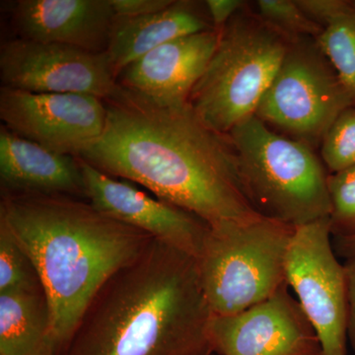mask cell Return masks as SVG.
I'll use <instances>...</instances> for the list:
<instances>
[{"label": "cell", "mask_w": 355, "mask_h": 355, "mask_svg": "<svg viewBox=\"0 0 355 355\" xmlns=\"http://www.w3.org/2000/svg\"><path fill=\"white\" fill-rule=\"evenodd\" d=\"M210 21L209 15L202 12V4L188 0H174L164 10L149 15L116 17L106 51L114 77L161 44L214 30Z\"/></svg>", "instance_id": "2e32d148"}, {"label": "cell", "mask_w": 355, "mask_h": 355, "mask_svg": "<svg viewBox=\"0 0 355 355\" xmlns=\"http://www.w3.org/2000/svg\"><path fill=\"white\" fill-rule=\"evenodd\" d=\"M218 37L214 29L161 44L121 70L116 83L159 105L188 104L216 51Z\"/></svg>", "instance_id": "4fadbf2b"}, {"label": "cell", "mask_w": 355, "mask_h": 355, "mask_svg": "<svg viewBox=\"0 0 355 355\" xmlns=\"http://www.w3.org/2000/svg\"><path fill=\"white\" fill-rule=\"evenodd\" d=\"M210 355H216V354H210Z\"/></svg>", "instance_id": "83f0119b"}, {"label": "cell", "mask_w": 355, "mask_h": 355, "mask_svg": "<svg viewBox=\"0 0 355 355\" xmlns=\"http://www.w3.org/2000/svg\"><path fill=\"white\" fill-rule=\"evenodd\" d=\"M205 3L216 31L227 24L244 6V2L241 0H207Z\"/></svg>", "instance_id": "d4e9b609"}, {"label": "cell", "mask_w": 355, "mask_h": 355, "mask_svg": "<svg viewBox=\"0 0 355 355\" xmlns=\"http://www.w3.org/2000/svg\"><path fill=\"white\" fill-rule=\"evenodd\" d=\"M0 79L3 87L102 100L118 87L106 53L20 38L2 44Z\"/></svg>", "instance_id": "30bf717a"}, {"label": "cell", "mask_w": 355, "mask_h": 355, "mask_svg": "<svg viewBox=\"0 0 355 355\" xmlns=\"http://www.w3.org/2000/svg\"><path fill=\"white\" fill-rule=\"evenodd\" d=\"M38 287L43 286L31 260L0 222V293Z\"/></svg>", "instance_id": "d6986e66"}, {"label": "cell", "mask_w": 355, "mask_h": 355, "mask_svg": "<svg viewBox=\"0 0 355 355\" xmlns=\"http://www.w3.org/2000/svg\"><path fill=\"white\" fill-rule=\"evenodd\" d=\"M259 16L291 39L315 38L323 29L310 19L296 0H259Z\"/></svg>", "instance_id": "44dd1931"}, {"label": "cell", "mask_w": 355, "mask_h": 355, "mask_svg": "<svg viewBox=\"0 0 355 355\" xmlns=\"http://www.w3.org/2000/svg\"><path fill=\"white\" fill-rule=\"evenodd\" d=\"M218 33L189 105L207 128L227 135L256 114L291 39L242 9Z\"/></svg>", "instance_id": "5b68a950"}, {"label": "cell", "mask_w": 355, "mask_h": 355, "mask_svg": "<svg viewBox=\"0 0 355 355\" xmlns=\"http://www.w3.org/2000/svg\"><path fill=\"white\" fill-rule=\"evenodd\" d=\"M321 146L322 161L330 174L355 165V105L338 114Z\"/></svg>", "instance_id": "ffe728a7"}, {"label": "cell", "mask_w": 355, "mask_h": 355, "mask_svg": "<svg viewBox=\"0 0 355 355\" xmlns=\"http://www.w3.org/2000/svg\"><path fill=\"white\" fill-rule=\"evenodd\" d=\"M104 102V132L77 158L209 226L261 216L243 189L228 135L207 128L189 103L159 105L120 85Z\"/></svg>", "instance_id": "6da1fadb"}, {"label": "cell", "mask_w": 355, "mask_h": 355, "mask_svg": "<svg viewBox=\"0 0 355 355\" xmlns=\"http://www.w3.org/2000/svg\"><path fill=\"white\" fill-rule=\"evenodd\" d=\"M118 18H135L160 12L174 0H110Z\"/></svg>", "instance_id": "cb8c5ba5"}, {"label": "cell", "mask_w": 355, "mask_h": 355, "mask_svg": "<svg viewBox=\"0 0 355 355\" xmlns=\"http://www.w3.org/2000/svg\"><path fill=\"white\" fill-rule=\"evenodd\" d=\"M347 284V340L355 352V258L345 263Z\"/></svg>", "instance_id": "484cf974"}, {"label": "cell", "mask_w": 355, "mask_h": 355, "mask_svg": "<svg viewBox=\"0 0 355 355\" xmlns=\"http://www.w3.org/2000/svg\"><path fill=\"white\" fill-rule=\"evenodd\" d=\"M334 249L336 254L345 260L355 258V235L349 237H334Z\"/></svg>", "instance_id": "4316f807"}, {"label": "cell", "mask_w": 355, "mask_h": 355, "mask_svg": "<svg viewBox=\"0 0 355 355\" xmlns=\"http://www.w3.org/2000/svg\"><path fill=\"white\" fill-rule=\"evenodd\" d=\"M295 228L266 217L210 226L197 263L214 316L249 309L286 286Z\"/></svg>", "instance_id": "8992f818"}, {"label": "cell", "mask_w": 355, "mask_h": 355, "mask_svg": "<svg viewBox=\"0 0 355 355\" xmlns=\"http://www.w3.org/2000/svg\"><path fill=\"white\" fill-rule=\"evenodd\" d=\"M331 230L334 237L355 235V165L330 174Z\"/></svg>", "instance_id": "7402d4cb"}, {"label": "cell", "mask_w": 355, "mask_h": 355, "mask_svg": "<svg viewBox=\"0 0 355 355\" xmlns=\"http://www.w3.org/2000/svg\"><path fill=\"white\" fill-rule=\"evenodd\" d=\"M300 8L322 29L347 10L349 0H296Z\"/></svg>", "instance_id": "603a6c76"}, {"label": "cell", "mask_w": 355, "mask_h": 355, "mask_svg": "<svg viewBox=\"0 0 355 355\" xmlns=\"http://www.w3.org/2000/svg\"><path fill=\"white\" fill-rule=\"evenodd\" d=\"M354 105L317 42L291 39L254 116L312 146L321 144L338 114Z\"/></svg>", "instance_id": "52a82bcc"}, {"label": "cell", "mask_w": 355, "mask_h": 355, "mask_svg": "<svg viewBox=\"0 0 355 355\" xmlns=\"http://www.w3.org/2000/svg\"><path fill=\"white\" fill-rule=\"evenodd\" d=\"M212 314L197 260L153 239L107 280L62 355H210Z\"/></svg>", "instance_id": "7a4b0ae2"}, {"label": "cell", "mask_w": 355, "mask_h": 355, "mask_svg": "<svg viewBox=\"0 0 355 355\" xmlns=\"http://www.w3.org/2000/svg\"><path fill=\"white\" fill-rule=\"evenodd\" d=\"M243 189L261 216L296 228L330 217L329 174L312 148L256 116L228 133Z\"/></svg>", "instance_id": "277c9868"}, {"label": "cell", "mask_w": 355, "mask_h": 355, "mask_svg": "<svg viewBox=\"0 0 355 355\" xmlns=\"http://www.w3.org/2000/svg\"><path fill=\"white\" fill-rule=\"evenodd\" d=\"M0 355H58L43 287L0 293Z\"/></svg>", "instance_id": "e0dca14e"}, {"label": "cell", "mask_w": 355, "mask_h": 355, "mask_svg": "<svg viewBox=\"0 0 355 355\" xmlns=\"http://www.w3.org/2000/svg\"><path fill=\"white\" fill-rule=\"evenodd\" d=\"M20 39L106 53L116 14L110 0H20L11 11Z\"/></svg>", "instance_id": "5bb4252c"}, {"label": "cell", "mask_w": 355, "mask_h": 355, "mask_svg": "<svg viewBox=\"0 0 355 355\" xmlns=\"http://www.w3.org/2000/svg\"><path fill=\"white\" fill-rule=\"evenodd\" d=\"M331 236L330 217L295 228L287 251L286 282L314 327L323 355H347V273Z\"/></svg>", "instance_id": "ba28073f"}, {"label": "cell", "mask_w": 355, "mask_h": 355, "mask_svg": "<svg viewBox=\"0 0 355 355\" xmlns=\"http://www.w3.org/2000/svg\"><path fill=\"white\" fill-rule=\"evenodd\" d=\"M0 183L6 195H53L86 198L78 158L49 150L0 128Z\"/></svg>", "instance_id": "9a60e30c"}, {"label": "cell", "mask_w": 355, "mask_h": 355, "mask_svg": "<svg viewBox=\"0 0 355 355\" xmlns=\"http://www.w3.org/2000/svg\"><path fill=\"white\" fill-rule=\"evenodd\" d=\"M2 125L28 140L78 157L104 132V100L87 94L34 93L0 88Z\"/></svg>", "instance_id": "9c48e42d"}, {"label": "cell", "mask_w": 355, "mask_h": 355, "mask_svg": "<svg viewBox=\"0 0 355 355\" xmlns=\"http://www.w3.org/2000/svg\"><path fill=\"white\" fill-rule=\"evenodd\" d=\"M0 222L31 260L50 304L58 355L107 280L154 238L69 196L2 193Z\"/></svg>", "instance_id": "3957f363"}, {"label": "cell", "mask_w": 355, "mask_h": 355, "mask_svg": "<svg viewBox=\"0 0 355 355\" xmlns=\"http://www.w3.org/2000/svg\"><path fill=\"white\" fill-rule=\"evenodd\" d=\"M86 198L98 209L197 260L210 226L200 217L79 159Z\"/></svg>", "instance_id": "7c38bea8"}, {"label": "cell", "mask_w": 355, "mask_h": 355, "mask_svg": "<svg viewBox=\"0 0 355 355\" xmlns=\"http://www.w3.org/2000/svg\"><path fill=\"white\" fill-rule=\"evenodd\" d=\"M284 286L259 304L212 316L209 340L216 355H323L321 343L297 299Z\"/></svg>", "instance_id": "8fae6325"}, {"label": "cell", "mask_w": 355, "mask_h": 355, "mask_svg": "<svg viewBox=\"0 0 355 355\" xmlns=\"http://www.w3.org/2000/svg\"><path fill=\"white\" fill-rule=\"evenodd\" d=\"M316 42L355 103V1L323 29Z\"/></svg>", "instance_id": "ac0fdd59"}]
</instances>
